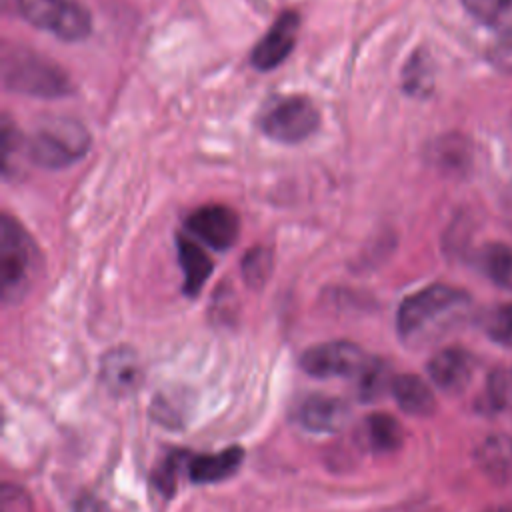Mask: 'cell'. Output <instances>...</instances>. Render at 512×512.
<instances>
[{
	"mask_svg": "<svg viewBox=\"0 0 512 512\" xmlns=\"http://www.w3.org/2000/svg\"><path fill=\"white\" fill-rule=\"evenodd\" d=\"M510 406H512V376L496 368L486 378L484 392L478 398V408L484 414H496Z\"/></svg>",
	"mask_w": 512,
	"mask_h": 512,
	"instance_id": "obj_19",
	"label": "cell"
},
{
	"mask_svg": "<svg viewBox=\"0 0 512 512\" xmlns=\"http://www.w3.org/2000/svg\"><path fill=\"white\" fill-rule=\"evenodd\" d=\"M474 370V360L464 348H444L428 362L432 382L444 392H460L466 388Z\"/></svg>",
	"mask_w": 512,
	"mask_h": 512,
	"instance_id": "obj_10",
	"label": "cell"
},
{
	"mask_svg": "<svg viewBox=\"0 0 512 512\" xmlns=\"http://www.w3.org/2000/svg\"><path fill=\"white\" fill-rule=\"evenodd\" d=\"M242 448L232 446L214 454H188L186 456V470L192 482L196 484H208V482H220L228 476H232L240 462H242Z\"/></svg>",
	"mask_w": 512,
	"mask_h": 512,
	"instance_id": "obj_12",
	"label": "cell"
},
{
	"mask_svg": "<svg viewBox=\"0 0 512 512\" xmlns=\"http://www.w3.org/2000/svg\"><path fill=\"white\" fill-rule=\"evenodd\" d=\"M300 28V16L298 12L286 10L282 12L270 30L260 38V42L252 50V66L266 72L276 66H280L292 52L296 44Z\"/></svg>",
	"mask_w": 512,
	"mask_h": 512,
	"instance_id": "obj_9",
	"label": "cell"
},
{
	"mask_svg": "<svg viewBox=\"0 0 512 512\" xmlns=\"http://www.w3.org/2000/svg\"><path fill=\"white\" fill-rule=\"evenodd\" d=\"M466 10L484 24H496L512 10V0H464Z\"/></svg>",
	"mask_w": 512,
	"mask_h": 512,
	"instance_id": "obj_24",
	"label": "cell"
},
{
	"mask_svg": "<svg viewBox=\"0 0 512 512\" xmlns=\"http://www.w3.org/2000/svg\"><path fill=\"white\" fill-rule=\"evenodd\" d=\"M480 266L496 286L512 290V246L500 242L484 246Z\"/></svg>",
	"mask_w": 512,
	"mask_h": 512,
	"instance_id": "obj_18",
	"label": "cell"
},
{
	"mask_svg": "<svg viewBox=\"0 0 512 512\" xmlns=\"http://www.w3.org/2000/svg\"><path fill=\"white\" fill-rule=\"evenodd\" d=\"M490 512H512V508H496V510H490Z\"/></svg>",
	"mask_w": 512,
	"mask_h": 512,
	"instance_id": "obj_26",
	"label": "cell"
},
{
	"mask_svg": "<svg viewBox=\"0 0 512 512\" xmlns=\"http://www.w3.org/2000/svg\"><path fill=\"white\" fill-rule=\"evenodd\" d=\"M366 362L368 358L356 344L346 340H336V342H324L308 348L302 354L300 366L310 376L332 378V376L360 374Z\"/></svg>",
	"mask_w": 512,
	"mask_h": 512,
	"instance_id": "obj_7",
	"label": "cell"
},
{
	"mask_svg": "<svg viewBox=\"0 0 512 512\" xmlns=\"http://www.w3.org/2000/svg\"><path fill=\"white\" fill-rule=\"evenodd\" d=\"M346 404L340 398L312 394L302 400L296 410V420L312 432H332L346 420Z\"/></svg>",
	"mask_w": 512,
	"mask_h": 512,
	"instance_id": "obj_11",
	"label": "cell"
},
{
	"mask_svg": "<svg viewBox=\"0 0 512 512\" xmlns=\"http://www.w3.org/2000/svg\"><path fill=\"white\" fill-rule=\"evenodd\" d=\"M176 244H178V262L184 272V294L196 296L202 290L208 276L212 274V260L192 238L184 234H178Z\"/></svg>",
	"mask_w": 512,
	"mask_h": 512,
	"instance_id": "obj_13",
	"label": "cell"
},
{
	"mask_svg": "<svg viewBox=\"0 0 512 512\" xmlns=\"http://www.w3.org/2000/svg\"><path fill=\"white\" fill-rule=\"evenodd\" d=\"M364 442L374 452H394L402 444V426L390 414H370L364 420Z\"/></svg>",
	"mask_w": 512,
	"mask_h": 512,
	"instance_id": "obj_17",
	"label": "cell"
},
{
	"mask_svg": "<svg viewBox=\"0 0 512 512\" xmlns=\"http://www.w3.org/2000/svg\"><path fill=\"white\" fill-rule=\"evenodd\" d=\"M390 390L398 406L412 416H430L436 408V400L430 386L414 374L394 376Z\"/></svg>",
	"mask_w": 512,
	"mask_h": 512,
	"instance_id": "obj_15",
	"label": "cell"
},
{
	"mask_svg": "<svg viewBox=\"0 0 512 512\" xmlns=\"http://www.w3.org/2000/svg\"><path fill=\"white\" fill-rule=\"evenodd\" d=\"M484 330L494 342L502 346H512V302L494 306L486 314Z\"/></svg>",
	"mask_w": 512,
	"mask_h": 512,
	"instance_id": "obj_22",
	"label": "cell"
},
{
	"mask_svg": "<svg viewBox=\"0 0 512 512\" xmlns=\"http://www.w3.org/2000/svg\"><path fill=\"white\" fill-rule=\"evenodd\" d=\"M476 460L490 480L498 484H506L512 480V440L508 436H488L480 444Z\"/></svg>",
	"mask_w": 512,
	"mask_h": 512,
	"instance_id": "obj_14",
	"label": "cell"
},
{
	"mask_svg": "<svg viewBox=\"0 0 512 512\" xmlns=\"http://www.w3.org/2000/svg\"><path fill=\"white\" fill-rule=\"evenodd\" d=\"M490 60L496 68L512 72V32H506L490 50Z\"/></svg>",
	"mask_w": 512,
	"mask_h": 512,
	"instance_id": "obj_25",
	"label": "cell"
},
{
	"mask_svg": "<svg viewBox=\"0 0 512 512\" xmlns=\"http://www.w3.org/2000/svg\"><path fill=\"white\" fill-rule=\"evenodd\" d=\"M432 88V70L428 58L414 54L404 68V90L414 96H424Z\"/></svg>",
	"mask_w": 512,
	"mask_h": 512,
	"instance_id": "obj_21",
	"label": "cell"
},
{
	"mask_svg": "<svg viewBox=\"0 0 512 512\" xmlns=\"http://www.w3.org/2000/svg\"><path fill=\"white\" fill-rule=\"evenodd\" d=\"M320 124L318 108L306 96H286L274 100L260 116L262 132L282 144H296L316 132Z\"/></svg>",
	"mask_w": 512,
	"mask_h": 512,
	"instance_id": "obj_6",
	"label": "cell"
},
{
	"mask_svg": "<svg viewBox=\"0 0 512 512\" xmlns=\"http://www.w3.org/2000/svg\"><path fill=\"white\" fill-rule=\"evenodd\" d=\"M90 144L86 128L76 120H48L30 138V158L44 168H66L78 162Z\"/></svg>",
	"mask_w": 512,
	"mask_h": 512,
	"instance_id": "obj_4",
	"label": "cell"
},
{
	"mask_svg": "<svg viewBox=\"0 0 512 512\" xmlns=\"http://www.w3.org/2000/svg\"><path fill=\"white\" fill-rule=\"evenodd\" d=\"M20 14L36 28L64 42L84 40L92 30V18L78 0H18Z\"/></svg>",
	"mask_w": 512,
	"mask_h": 512,
	"instance_id": "obj_5",
	"label": "cell"
},
{
	"mask_svg": "<svg viewBox=\"0 0 512 512\" xmlns=\"http://www.w3.org/2000/svg\"><path fill=\"white\" fill-rule=\"evenodd\" d=\"M102 376L106 386L112 392H118V394L130 392L140 378V366L136 356L130 350H112L104 358Z\"/></svg>",
	"mask_w": 512,
	"mask_h": 512,
	"instance_id": "obj_16",
	"label": "cell"
},
{
	"mask_svg": "<svg viewBox=\"0 0 512 512\" xmlns=\"http://www.w3.org/2000/svg\"><path fill=\"white\" fill-rule=\"evenodd\" d=\"M36 246L10 214L0 218V292L6 302L18 300L30 286Z\"/></svg>",
	"mask_w": 512,
	"mask_h": 512,
	"instance_id": "obj_3",
	"label": "cell"
},
{
	"mask_svg": "<svg viewBox=\"0 0 512 512\" xmlns=\"http://www.w3.org/2000/svg\"><path fill=\"white\" fill-rule=\"evenodd\" d=\"M2 82L12 92L40 98H58L72 92V82L62 68L38 52L20 46L4 50Z\"/></svg>",
	"mask_w": 512,
	"mask_h": 512,
	"instance_id": "obj_1",
	"label": "cell"
},
{
	"mask_svg": "<svg viewBox=\"0 0 512 512\" xmlns=\"http://www.w3.org/2000/svg\"><path fill=\"white\" fill-rule=\"evenodd\" d=\"M272 270V254L268 248H252L242 260V274L250 286H262Z\"/></svg>",
	"mask_w": 512,
	"mask_h": 512,
	"instance_id": "obj_23",
	"label": "cell"
},
{
	"mask_svg": "<svg viewBox=\"0 0 512 512\" xmlns=\"http://www.w3.org/2000/svg\"><path fill=\"white\" fill-rule=\"evenodd\" d=\"M358 376H360L358 390H360L362 400H374V398L382 396L386 386H392V380H394V378H390L386 364L378 358L368 360L364 370Z\"/></svg>",
	"mask_w": 512,
	"mask_h": 512,
	"instance_id": "obj_20",
	"label": "cell"
},
{
	"mask_svg": "<svg viewBox=\"0 0 512 512\" xmlns=\"http://www.w3.org/2000/svg\"><path fill=\"white\" fill-rule=\"evenodd\" d=\"M188 230L214 250H228L240 232L238 214L224 204H204L188 220Z\"/></svg>",
	"mask_w": 512,
	"mask_h": 512,
	"instance_id": "obj_8",
	"label": "cell"
},
{
	"mask_svg": "<svg viewBox=\"0 0 512 512\" xmlns=\"http://www.w3.org/2000/svg\"><path fill=\"white\" fill-rule=\"evenodd\" d=\"M470 302L464 290L448 284H432L410 294L398 308V334L406 340L422 338L448 318L456 316Z\"/></svg>",
	"mask_w": 512,
	"mask_h": 512,
	"instance_id": "obj_2",
	"label": "cell"
}]
</instances>
